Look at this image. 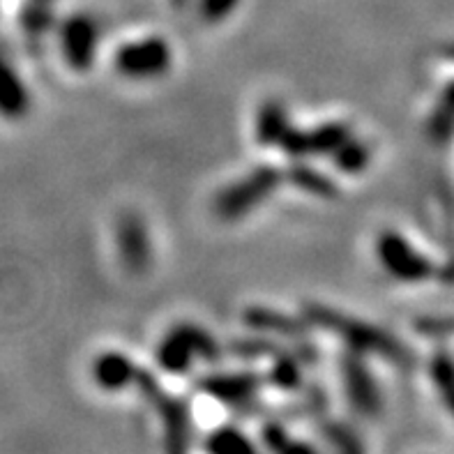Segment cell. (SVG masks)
Returning <instances> with one entry per match:
<instances>
[{"label": "cell", "instance_id": "1", "mask_svg": "<svg viewBox=\"0 0 454 454\" xmlns=\"http://www.w3.org/2000/svg\"><path fill=\"white\" fill-rule=\"evenodd\" d=\"M302 314H305L307 323H311L314 328L328 330L337 340L344 341L351 351H372L376 356L390 357V360L403 357L402 346L392 340L390 334L379 330L372 323L353 318L325 305H305Z\"/></svg>", "mask_w": 454, "mask_h": 454}, {"label": "cell", "instance_id": "2", "mask_svg": "<svg viewBox=\"0 0 454 454\" xmlns=\"http://www.w3.org/2000/svg\"><path fill=\"white\" fill-rule=\"evenodd\" d=\"M284 180V173L277 167H259L242 176L240 180L231 183L226 190H222L215 199V215L224 222L240 219L252 210L268 201Z\"/></svg>", "mask_w": 454, "mask_h": 454}, {"label": "cell", "instance_id": "3", "mask_svg": "<svg viewBox=\"0 0 454 454\" xmlns=\"http://www.w3.org/2000/svg\"><path fill=\"white\" fill-rule=\"evenodd\" d=\"M171 46L164 42V37H145V40L122 44L115 51L114 65L115 72L122 79L150 81L167 74L168 67H171Z\"/></svg>", "mask_w": 454, "mask_h": 454}, {"label": "cell", "instance_id": "4", "mask_svg": "<svg viewBox=\"0 0 454 454\" xmlns=\"http://www.w3.org/2000/svg\"><path fill=\"white\" fill-rule=\"evenodd\" d=\"M376 259L383 270L399 282H422L432 272L429 261L415 252L397 231H386L376 238Z\"/></svg>", "mask_w": 454, "mask_h": 454}, {"label": "cell", "instance_id": "5", "mask_svg": "<svg viewBox=\"0 0 454 454\" xmlns=\"http://www.w3.org/2000/svg\"><path fill=\"white\" fill-rule=\"evenodd\" d=\"M215 348L217 346L206 330L192 325V323H180L173 330H168L164 341L160 344L157 357L171 372H183L196 356H215Z\"/></svg>", "mask_w": 454, "mask_h": 454}, {"label": "cell", "instance_id": "6", "mask_svg": "<svg viewBox=\"0 0 454 454\" xmlns=\"http://www.w3.org/2000/svg\"><path fill=\"white\" fill-rule=\"evenodd\" d=\"M348 138H351V127L346 122H325V125L305 129V132L291 127L279 145L294 160H302V157L333 155L334 150H340Z\"/></svg>", "mask_w": 454, "mask_h": 454}, {"label": "cell", "instance_id": "7", "mask_svg": "<svg viewBox=\"0 0 454 454\" xmlns=\"http://www.w3.org/2000/svg\"><path fill=\"white\" fill-rule=\"evenodd\" d=\"M65 63L76 72H86L95 63L99 46V26L88 14H74L65 21L60 30Z\"/></svg>", "mask_w": 454, "mask_h": 454}, {"label": "cell", "instance_id": "8", "mask_svg": "<svg viewBox=\"0 0 454 454\" xmlns=\"http://www.w3.org/2000/svg\"><path fill=\"white\" fill-rule=\"evenodd\" d=\"M115 242H118V252L129 272H144L153 259V247H150L148 229L145 222L138 215L127 213L118 222L115 231Z\"/></svg>", "mask_w": 454, "mask_h": 454}, {"label": "cell", "instance_id": "9", "mask_svg": "<svg viewBox=\"0 0 454 454\" xmlns=\"http://www.w3.org/2000/svg\"><path fill=\"white\" fill-rule=\"evenodd\" d=\"M291 129L288 114L282 102H265L256 115V138L261 145H279Z\"/></svg>", "mask_w": 454, "mask_h": 454}, {"label": "cell", "instance_id": "10", "mask_svg": "<svg viewBox=\"0 0 454 454\" xmlns=\"http://www.w3.org/2000/svg\"><path fill=\"white\" fill-rule=\"evenodd\" d=\"M288 180L298 187V190L307 192L311 196H318V199H333L337 196V184L333 183L330 176L317 171V168H309L302 161H295L291 171H288Z\"/></svg>", "mask_w": 454, "mask_h": 454}, {"label": "cell", "instance_id": "11", "mask_svg": "<svg viewBox=\"0 0 454 454\" xmlns=\"http://www.w3.org/2000/svg\"><path fill=\"white\" fill-rule=\"evenodd\" d=\"M245 323H247L252 330H261V333H279V334H298L302 330V323L291 321L288 317L279 314V311L261 309V307H254L247 309L245 314Z\"/></svg>", "mask_w": 454, "mask_h": 454}, {"label": "cell", "instance_id": "12", "mask_svg": "<svg viewBox=\"0 0 454 454\" xmlns=\"http://www.w3.org/2000/svg\"><path fill=\"white\" fill-rule=\"evenodd\" d=\"M134 367L127 357L118 356V353H104L95 363V376L102 380L104 386H122L132 379Z\"/></svg>", "mask_w": 454, "mask_h": 454}, {"label": "cell", "instance_id": "13", "mask_svg": "<svg viewBox=\"0 0 454 454\" xmlns=\"http://www.w3.org/2000/svg\"><path fill=\"white\" fill-rule=\"evenodd\" d=\"M369 145L363 144V141H356V138H348L340 150H334L333 153V160H334V167L340 168V171L348 173H360L364 171V167L369 164Z\"/></svg>", "mask_w": 454, "mask_h": 454}, {"label": "cell", "instance_id": "14", "mask_svg": "<svg viewBox=\"0 0 454 454\" xmlns=\"http://www.w3.org/2000/svg\"><path fill=\"white\" fill-rule=\"evenodd\" d=\"M240 0H196V14L203 23H222L238 10Z\"/></svg>", "mask_w": 454, "mask_h": 454}, {"label": "cell", "instance_id": "15", "mask_svg": "<svg viewBox=\"0 0 454 454\" xmlns=\"http://www.w3.org/2000/svg\"><path fill=\"white\" fill-rule=\"evenodd\" d=\"M171 5L176 7V10H183V7L187 5V0H171Z\"/></svg>", "mask_w": 454, "mask_h": 454}]
</instances>
